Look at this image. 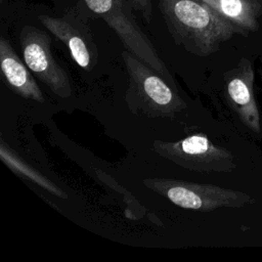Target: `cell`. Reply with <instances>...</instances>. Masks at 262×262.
<instances>
[{
    "label": "cell",
    "instance_id": "cell-9",
    "mask_svg": "<svg viewBox=\"0 0 262 262\" xmlns=\"http://www.w3.org/2000/svg\"><path fill=\"white\" fill-rule=\"evenodd\" d=\"M0 68L6 85L23 98L44 102V95L32 72L18 57L9 41L0 38Z\"/></svg>",
    "mask_w": 262,
    "mask_h": 262
},
{
    "label": "cell",
    "instance_id": "cell-13",
    "mask_svg": "<svg viewBox=\"0 0 262 262\" xmlns=\"http://www.w3.org/2000/svg\"><path fill=\"white\" fill-rule=\"evenodd\" d=\"M0 2H3V0H0Z\"/></svg>",
    "mask_w": 262,
    "mask_h": 262
},
{
    "label": "cell",
    "instance_id": "cell-7",
    "mask_svg": "<svg viewBox=\"0 0 262 262\" xmlns=\"http://www.w3.org/2000/svg\"><path fill=\"white\" fill-rule=\"evenodd\" d=\"M39 21L68 47L72 58L86 72L92 71L98 62V48L87 21L77 11L71 10L60 17L46 14L38 16Z\"/></svg>",
    "mask_w": 262,
    "mask_h": 262
},
{
    "label": "cell",
    "instance_id": "cell-1",
    "mask_svg": "<svg viewBox=\"0 0 262 262\" xmlns=\"http://www.w3.org/2000/svg\"><path fill=\"white\" fill-rule=\"evenodd\" d=\"M159 7L174 42L196 56L216 52L238 33L202 0H159Z\"/></svg>",
    "mask_w": 262,
    "mask_h": 262
},
{
    "label": "cell",
    "instance_id": "cell-6",
    "mask_svg": "<svg viewBox=\"0 0 262 262\" xmlns=\"http://www.w3.org/2000/svg\"><path fill=\"white\" fill-rule=\"evenodd\" d=\"M20 49L25 63L33 75L55 95L69 98L72 85L67 71L56 61L51 52V38L44 31L25 26L19 33Z\"/></svg>",
    "mask_w": 262,
    "mask_h": 262
},
{
    "label": "cell",
    "instance_id": "cell-4",
    "mask_svg": "<svg viewBox=\"0 0 262 262\" xmlns=\"http://www.w3.org/2000/svg\"><path fill=\"white\" fill-rule=\"evenodd\" d=\"M84 2L117 34L126 50L151 67L175 87L173 77L159 56L157 49L135 21L132 6L127 0H84Z\"/></svg>",
    "mask_w": 262,
    "mask_h": 262
},
{
    "label": "cell",
    "instance_id": "cell-5",
    "mask_svg": "<svg viewBox=\"0 0 262 262\" xmlns=\"http://www.w3.org/2000/svg\"><path fill=\"white\" fill-rule=\"evenodd\" d=\"M152 150L182 168L196 172H227L235 167L233 155L202 133L177 141L157 139L152 142Z\"/></svg>",
    "mask_w": 262,
    "mask_h": 262
},
{
    "label": "cell",
    "instance_id": "cell-3",
    "mask_svg": "<svg viewBox=\"0 0 262 262\" xmlns=\"http://www.w3.org/2000/svg\"><path fill=\"white\" fill-rule=\"evenodd\" d=\"M142 183L182 209L210 212L218 208H239L255 200L242 191L182 179L144 178Z\"/></svg>",
    "mask_w": 262,
    "mask_h": 262
},
{
    "label": "cell",
    "instance_id": "cell-11",
    "mask_svg": "<svg viewBox=\"0 0 262 262\" xmlns=\"http://www.w3.org/2000/svg\"><path fill=\"white\" fill-rule=\"evenodd\" d=\"M0 158L2 162L15 174L24 176L43 189L47 190L48 192L52 193L55 196L61 198V199H68V194L59 188L57 185H55L52 181H50L48 178H46L43 174L35 170L32 166L28 165L27 162H25L23 159H20L1 138L0 141Z\"/></svg>",
    "mask_w": 262,
    "mask_h": 262
},
{
    "label": "cell",
    "instance_id": "cell-12",
    "mask_svg": "<svg viewBox=\"0 0 262 262\" xmlns=\"http://www.w3.org/2000/svg\"><path fill=\"white\" fill-rule=\"evenodd\" d=\"M133 9L140 12L142 17L149 23L152 17L151 0H127Z\"/></svg>",
    "mask_w": 262,
    "mask_h": 262
},
{
    "label": "cell",
    "instance_id": "cell-2",
    "mask_svg": "<svg viewBox=\"0 0 262 262\" xmlns=\"http://www.w3.org/2000/svg\"><path fill=\"white\" fill-rule=\"evenodd\" d=\"M122 57L128 74L125 101L131 113L148 118H174L187 107L177 91L151 67L126 49Z\"/></svg>",
    "mask_w": 262,
    "mask_h": 262
},
{
    "label": "cell",
    "instance_id": "cell-10",
    "mask_svg": "<svg viewBox=\"0 0 262 262\" xmlns=\"http://www.w3.org/2000/svg\"><path fill=\"white\" fill-rule=\"evenodd\" d=\"M221 17L229 21L238 34H248L259 28L262 0H202Z\"/></svg>",
    "mask_w": 262,
    "mask_h": 262
},
{
    "label": "cell",
    "instance_id": "cell-8",
    "mask_svg": "<svg viewBox=\"0 0 262 262\" xmlns=\"http://www.w3.org/2000/svg\"><path fill=\"white\" fill-rule=\"evenodd\" d=\"M225 94L228 103L241 121L253 132L261 131L258 104L254 97V72L248 59L243 58L237 67L224 75Z\"/></svg>",
    "mask_w": 262,
    "mask_h": 262
}]
</instances>
